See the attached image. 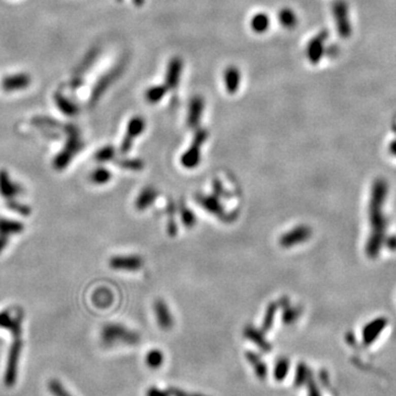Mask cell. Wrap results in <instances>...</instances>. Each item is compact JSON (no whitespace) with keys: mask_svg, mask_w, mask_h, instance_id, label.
<instances>
[{"mask_svg":"<svg viewBox=\"0 0 396 396\" xmlns=\"http://www.w3.org/2000/svg\"><path fill=\"white\" fill-rule=\"evenodd\" d=\"M102 339L105 346L114 347L118 345L137 346L141 338L135 330L128 329L119 323H109L103 329Z\"/></svg>","mask_w":396,"mask_h":396,"instance_id":"1","label":"cell"},{"mask_svg":"<svg viewBox=\"0 0 396 396\" xmlns=\"http://www.w3.org/2000/svg\"><path fill=\"white\" fill-rule=\"evenodd\" d=\"M207 137L208 132L205 129H200L196 132L193 139V143L190 144V147L187 149V151L184 152L181 156V164L185 169L193 170L201 163V148L205 143V141H206Z\"/></svg>","mask_w":396,"mask_h":396,"instance_id":"2","label":"cell"},{"mask_svg":"<svg viewBox=\"0 0 396 396\" xmlns=\"http://www.w3.org/2000/svg\"><path fill=\"white\" fill-rule=\"evenodd\" d=\"M310 236H312V229L305 224H301L283 234L279 238V244L284 249H289L307 241Z\"/></svg>","mask_w":396,"mask_h":396,"instance_id":"3","label":"cell"},{"mask_svg":"<svg viewBox=\"0 0 396 396\" xmlns=\"http://www.w3.org/2000/svg\"><path fill=\"white\" fill-rule=\"evenodd\" d=\"M143 257L137 254L114 256L110 260V267L112 269L130 271V272H135V271L140 270L143 267Z\"/></svg>","mask_w":396,"mask_h":396,"instance_id":"4","label":"cell"},{"mask_svg":"<svg viewBox=\"0 0 396 396\" xmlns=\"http://www.w3.org/2000/svg\"><path fill=\"white\" fill-rule=\"evenodd\" d=\"M153 310L158 327L162 330H171L174 326V318L168 304L162 300H156L153 304Z\"/></svg>","mask_w":396,"mask_h":396,"instance_id":"5","label":"cell"},{"mask_svg":"<svg viewBox=\"0 0 396 396\" xmlns=\"http://www.w3.org/2000/svg\"><path fill=\"white\" fill-rule=\"evenodd\" d=\"M144 129H145V121L143 118L135 117L134 119H131L128 124L127 136H125L124 140L121 144L122 153H128L132 147V143H134V140L137 137L142 135Z\"/></svg>","mask_w":396,"mask_h":396,"instance_id":"6","label":"cell"},{"mask_svg":"<svg viewBox=\"0 0 396 396\" xmlns=\"http://www.w3.org/2000/svg\"><path fill=\"white\" fill-rule=\"evenodd\" d=\"M243 336L251 342H253L254 345L263 352L268 353L272 350V346H271V343L267 340L262 330L256 329L252 325H248L244 327Z\"/></svg>","mask_w":396,"mask_h":396,"instance_id":"7","label":"cell"},{"mask_svg":"<svg viewBox=\"0 0 396 396\" xmlns=\"http://www.w3.org/2000/svg\"><path fill=\"white\" fill-rule=\"evenodd\" d=\"M196 201L200 206H202L205 210H207V213L219 218L224 216V209L215 196L197 195Z\"/></svg>","mask_w":396,"mask_h":396,"instance_id":"8","label":"cell"},{"mask_svg":"<svg viewBox=\"0 0 396 396\" xmlns=\"http://www.w3.org/2000/svg\"><path fill=\"white\" fill-rule=\"evenodd\" d=\"M182 68H183V63H182L181 58L174 57L173 59H171V62L168 66V71H167V88L168 89H175V87H177L178 82H180Z\"/></svg>","mask_w":396,"mask_h":396,"instance_id":"9","label":"cell"},{"mask_svg":"<svg viewBox=\"0 0 396 396\" xmlns=\"http://www.w3.org/2000/svg\"><path fill=\"white\" fill-rule=\"evenodd\" d=\"M204 112V99L200 96H196L189 104L187 124L190 128H196L201 121L202 115Z\"/></svg>","mask_w":396,"mask_h":396,"instance_id":"10","label":"cell"},{"mask_svg":"<svg viewBox=\"0 0 396 396\" xmlns=\"http://www.w3.org/2000/svg\"><path fill=\"white\" fill-rule=\"evenodd\" d=\"M19 352H20V346L16 345L11 349V353L9 356L8 366H7L6 375H5V382L8 386H11L13 383L16 382L17 378V367L19 361Z\"/></svg>","mask_w":396,"mask_h":396,"instance_id":"11","label":"cell"},{"mask_svg":"<svg viewBox=\"0 0 396 396\" xmlns=\"http://www.w3.org/2000/svg\"><path fill=\"white\" fill-rule=\"evenodd\" d=\"M246 358L250 363V366L252 367L257 379L261 381L266 380L268 376V366L267 363L261 359V356L253 351H248L246 352Z\"/></svg>","mask_w":396,"mask_h":396,"instance_id":"12","label":"cell"},{"mask_svg":"<svg viewBox=\"0 0 396 396\" xmlns=\"http://www.w3.org/2000/svg\"><path fill=\"white\" fill-rule=\"evenodd\" d=\"M157 190L152 187V186H147L144 187L140 194L138 195L137 200H136V207L139 210H145L149 208L152 204H153L157 197Z\"/></svg>","mask_w":396,"mask_h":396,"instance_id":"13","label":"cell"},{"mask_svg":"<svg viewBox=\"0 0 396 396\" xmlns=\"http://www.w3.org/2000/svg\"><path fill=\"white\" fill-rule=\"evenodd\" d=\"M223 79H224V86H226V89L229 94H235V92L239 89L241 76H240L239 70L236 69L235 66H230V68L226 70L223 75Z\"/></svg>","mask_w":396,"mask_h":396,"instance_id":"14","label":"cell"},{"mask_svg":"<svg viewBox=\"0 0 396 396\" xmlns=\"http://www.w3.org/2000/svg\"><path fill=\"white\" fill-rule=\"evenodd\" d=\"M279 306L283 308V314H282V320L285 325H289V323H293L301 314V310L297 307H293L289 305V301L286 299V297H283V299L280 300L279 302Z\"/></svg>","mask_w":396,"mask_h":396,"instance_id":"15","label":"cell"},{"mask_svg":"<svg viewBox=\"0 0 396 396\" xmlns=\"http://www.w3.org/2000/svg\"><path fill=\"white\" fill-rule=\"evenodd\" d=\"M280 306L279 303H270L269 306L267 307L266 314H264V318L262 321V332L263 333H268L271 328L273 327V323L275 320V316L277 314V310H279Z\"/></svg>","mask_w":396,"mask_h":396,"instance_id":"16","label":"cell"},{"mask_svg":"<svg viewBox=\"0 0 396 396\" xmlns=\"http://www.w3.org/2000/svg\"><path fill=\"white\" fill-rule=\"evenodd\" d=\"M164 363V353L160 349H152L148 351L145 355V365L150 369H158L163 366Z\"/></svg>","mask_w":396,"mask_h":396,"instance_id":"17","label":"cell"},{"mask_svg":"<svg viewBox=\"0 0 396 396\" xmlns=\"http://www.w3.org/2000/svg\"><path fill=\"white\" fill-rule=\"evenodd\" d=\"M270 26V19L267 13H256L251 19V29L256 33H263L268 31Z\"/></svg>","mask_w":396,"mask_h":396,"instance_id":"18","label":"cell"},{"mask_svg":"<svg viewBox=\"0 0 396 396\" xmlns=\"http://www.w3.org/2000/svg\"><path fill=\"white\" fill-rule=\"evenodd\" d=\"M289 365H290L289 360L285 358V356H282V358L277 359L274 367V379L277 382H282L285 380L289 370Z\"/></svg>","mask_w":396,"mask_h":396,"instance_id":"19","label":"cell"},{"mask_svg":"<svg viewBox=\"0 0 396 396\" xmlns=\"http://www.w3.org/2000/svg\"><path fill=\"white\" fill-rule=\"evenodd\" d=\"M167 86H153L145 91V99L151 104H156L167 94Z\"/></svg>","mask_w":396,"mask_h":396,"instance_id":"20","label":"cell"},{"mask_svg":"<svg viewBox=\"0 0 396 396\" xmlns=\"http://www.w3.org/2000/svg\"><path fill=\"white\" fill-rule=\"evenodd\" d=\"M279 21L284 28L293 29L297 24V18L292 10L285 8L279 12Z\"/></svg>","mask_w":396,"mask_h":396,"instance_id":"21","label":"cell"},{"mask_svg":"<svg viewBox=\"0 0 396 396\" xmlns=\"http://www.w3.org/2000/svg\"><path fill=\"white\" fill-rule=\"evenodd\" d=\"M310 372L307 369V367L304 363H300L296 368V374H295V384L297 386H301L309 380Z\"/></svg>","mask_w":396,"mask_h":396,"instance_id":"22","label":"cell"},{"mask_svg":"<svg viewBox=\"0 0 396 396\" xmlns=\"http://www.w3.org/2000/svg\"><path fill=\"white\" fill-rule=\"evenodd\" d=\"M180 211H181V219L184 226H186L187 228L193 227L196 223V216L193 211L188 209L186 206L185 207L182 206Z\"/></svg>","mask_w":396,"mask_h":396,"instance_id":"23","label":"cell"},{"mask_svg":"<svg viewBox=\"0 0 396 396\" xmlns=\"http://www.w3.org/2000/svg\"><path fill=\"white\" fill-rule=\"evenodd\" d=\"M320 55H321V41L319 39H315L309 45L308 56L310 58V61H313L315 63L316 61H318Z\"/></svg>","mask_w":396,"mask_h":396,"instance_id":"24","label":"cell"},{"mask_svg":"<svg viewBox=\"0 0 396 396\" xmlns=\"http://www.w3.org/2000/svg\"><path fill=\"white\" fill-rule=\"evenodd\" d=\"M92 181L97 184H104L107 183L111 178V173L106 169H98L96 170L91 175Z\"/></svg>","mask_w":396,"mask_h":396,"instance_id":"25","label":"cell"},{"mask_svg":"<svg viewBox=\"0 0 396 396\" xmlns=\"http://www.w3.org/2000/svg\"><path fill=\"white\" fill-rule=\"evenodd\" d=\"M121 169L130 171H140L143 169L144 163L140 158H132V160H124L120 163Z\"/></svg>","mask_w":396,"mask_h":396,"instance_id":"26","label":"cell"},{"mask_svg":"<svg viewBox=\"0 0 396 396\" xmlns=\"http://www.w3.org/2000/svg\"><path fill=\"white\" fill-rule=\"evenodd\" d=\"M145 396H171L169 391H165V389L158 388L156 386H151L147 389L145 392Z\"/></svg>","mask_w":396,"mask_h":396,"instance_id":"27","label":"cell"},{"mask_svg":"<svg viewBox=\"0 0 396 396\" xmlns=\"http://www.w3.org/2000/svg\"><path fill=\"white\" fill-rule=\"evenodd\" d=\"M170 395L171 396H207V395H203V394H197V393H187L183 391L181 388L177 387H172L169 389Z\"/></svg>","mask_w":396,"mask_h":396,"instance_id":"28","label":"cell"},{"mask_svg":"<svg viewBox=\"0 0 396 396\" xmlns=\"http://www.w3.org/2000/svg\"><path fill=\"white\" fill-rule=\"evenodd\" d=\"M114 155V151L112 149H105L104 151L101 152V154L98 155V160L99 161H109L110 158Z\"/></svg>","mask_w":396,"mask_h":396,"instance_id":"29","label":"cell"},{"mask_svg":"<svg viewBox=\"0 0 396 396\" xmlns=\"http://www.w3.org/2000/svg\"><path fill=\"white\" fill-rule=\"evenodd\" d=\"M308 388H309V394H308V396H320V393H319V391H318V388L316 387V385L314 384L313 382H310V383H309Z\"/></svg>","mask_w":396,"mask_h":396,"instance_id":"30","label":"cell"},{"mask_svg":"<svg viewBox=\"0 0 396 396\" xmlns=\"http://www.w3.org/2000/svg\"><path fill=\"white\" fill-rule=\"evenodd\" d=\"M168 231L171 236H174L177 233V226H176V222L174 220H170V222L168 224Z\"/></svg>","mask_w":396,"mask_h":396,"instance_id":"31","label":"cell"}]
</instances>
